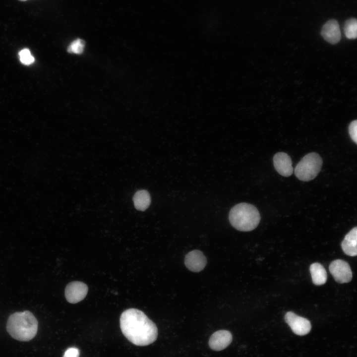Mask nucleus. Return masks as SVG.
Instances as JSON below:
<instances>
[{"mask_svg":"<svg viewBox=\"0 0 357 357\" xmlns=\"http://www.w3.org/2000/svg\"><path fill=\"white\" fill-rule=\"evenodd\" d=\"M38 321L30 311L17 312L8 318L6 329L9 335L20 341H28L34 338L38 330Z\"/></svg>","mask_w":357,"mask_h":357,"instance_id":"obj_2","label":"nucleus"},{"mask_svg":"<svg viewBox=\"0 0 357 357\" xmlns=\"http://www.w3.org/2000/svg\"><path fill=\"white\" fill-rule=\"evenodd\" d=\"M349 133L352 140L357 143V121L354 120L352 121L349 126Z\"/></svg>","mask_w":357,"mask_h":357,"instance_id":"obj_18","label":"nucleus"},{"mask_svg":"<svg viewBox=\"0 0 357 357\" xmlns=\"http://www.w3.org/2000/svg\"><path fill=\"white\" fill-rule=\"evenodd\" d=\"M322 163V159L317 153H308L297 164L294 170L295 174L301 181H310L317 176L321 170Z\"/></svg>","mask_w":357,"mask_h":357,"instance_id":"obj_4","label":"nucleus"},{"mask_svg":"<svg viewBox=\"0 0 357 357\" xmlns=\"http://www.w3.org/2000/svg\"><path fill=\"white\" fill-rule=\"evenodd\" d=\"M133 200L134 206L137 210L144 211L150 204L151 197L147 190H140L135 193Z\"/></svg>","mask_w":357,"mask_h":357,"instance_id":"obj_14","label":"nucleus"},{"mask_svg":"<svg viewBox=\"0 0 357 357\" xmlns=\"http://www.w3.org/2000/svg\"><path fill=\"white\" fill-rule=\"evenodd\" d=\"M321 34L328 43L332 44L338 43L341 37L338 21L335 19L328 20L322 27Z\"/></svg>","mask_w":357,"mask_h":357,"instance_id":"obj_11","label":"nucleus"},{"mask_svg":"<svg viewBox=\"0 0 357 357\" xmlns=\"http://www.w3.org/2000/svg\"><path fill=\"white\" fill-rule=\"evenodd\" d=\"M120 327L124 336L137 346L152 344L158 336L156 324L143 312L136 308L126 309L121 313Z\"/></svg>","mask_w":357,"mask_h":357,"instance_id":"obj_1","label":"nucleus"},{"mask_svg":"<svg viewBox=\"0 0 357 357\" xmlns=\"http://www.w3.org/2000/svg\"><path fill=\"white\" fill-rule=\"evenodd\" d=\"M273 164L278 173L284 177H289L293 173L291 159L284 152H278L274 156Z\"/></svg>","mask_w":357,"mask_h":357,"instance_id":"obj_10","label":"nucleus"},{"mask_svg":"<svg viewBox=\"0 0 357 357\" xmlns=\"http://www.w3.org/2000/svg\"><path fill=\"white\" fill-rule=\"evenodd\" d=\"M329 271L335 280L339 283L350 282L352 279V272L349 264L345 261L337 259L332 261L329 267Z\"/></svg>","mask_w":357,"mask_h":357,"instance_id":"obj_5","label":"nucleus"},{"mask_svg":"<svg viewBox=\"0 0 357 357\" xmlns=\"http://www.w3.org/2000/svg\"><path fill=\"white\" fill-rule=\"evenodd\" d=\"M309 269L312 282L314 285L320 286L326 283L327 278V272L321 264L318 262L312 263Z\"/></svg>","mask_w":357,"mask_h":357,"instance_id":"obj_13","label":"nucleus"},{"mask_svg":"<svg viewBox=\"0 0 357 357\" xmlns=\"http://www.w3.org/2000/svg\"><path fill=\"white\" fill-rule=\"evenodd\" d=\"M285 320L296 335L303 336L310 331L311 328L310 322L306 318L299 316L292 311H289L286 313Z\"/></svg>","mask_w":357,"mask_h":357,"instance_id":"obj_6","label":"nucleus"},{"mask_svg":"<svg viewBox=\"0 0 357 357\" xmlns=\"http://www.w3.org/2000/svg\"><path fill=\"white\" fill-rule=\"evenodd\" d=\"M345 34L349 39H355L357 36V21L355 18L348 19L344 27Z\"/></svg>","mask_w":357,"mask_h":357,"instance_id":"obj_15","label":"nucleus"},{"mask_svg":"<svg viewBox=\"0 0 357 357\" xmlns=\"http://www.w3.org/2000/svg\"><path fill=\"white\" fill-rule=\"evenodd\" d=\"M229 218L233 227L242 232L255 229L260 221L257 209L247 203H240L234 206L230 212Z\"/></svg>","mask_w":357,"mask_h":357,"instance_id":"obj_3","label":"nucleus"},{"mask_svg":"<svg viewBox=\"0 0 357 357\" xmlns=\"http://www.w3.org/2000/svg\"><path fill=\"white\" fill-rule=\"evenodd\" d=\"M357 228H353L345 237L341 243L344 252L347 255L355 256L357 254Z\"/></svg>","mask_w":357,"mask_h":357,"instance_id":"obj_12","label":"nucleus"},{"mask_svg":"<svg viewBox=\"0 0 357 357\" xmlns=\"http://www.w3.org/2000/svg\"><path fill=\"white\" fill-rule=\"evenodd\" d=\"M88 292V287L85 283L80 281L69 283L65 289V297L67 301L76 303L83 300Z\"/></svg>","mask_w":357,"mask_h":357,"instance_id":"obj_7","label":"nucleus"},{"mask_svg":"<svg viewBox=\"0 0 357 357\" xmlns=\"http://www.w3.org/2000/svg\"><path fill=\"white\" fill-rule=\"evenodd\" d=\"M186 268L194 272L202 271L207 264V259L203 253L199 250H193L187 253L184 258Z\"/></svg>","mask_w":357,"mask_h":357,"instance_id":"obj_8","label":"nucleus"},{"mask_svg":"<svg viewBox=\"0 0 357 357\" xmlns=\"http://www.w3.org/2000/svg\"><path fill=\"white\" fill-rule=\"evenodd\" d=\"M85 47V42L80 39L74 40L67 48V52L70 53L81 54L83 53Z\"/></svg>","mask_w":357,"mask_h":357,"instance_id":"obj_16","label":"nucleus"},{"mask_svg":"<svg viewBox=\"0 0 357 357\" xmlns=\"http://www.w3.org/2000/svg\"><path fill=\"white\" fill-rule=\"evenodd\" d=\"M18 55L20 60L23 64L30 65L33 63L35 60L34 58L32 56L28 49H24L21 50Z\"/></svg>","mask_w":357,"mask_h":357,"instance_id":"obj_17","label":"nucleus"},{"mask_svg":"<svg viewBox=\"0 0 357 357\" xmlns=\"http://www.w3.org/2000/svg\"><path fill=\"white\" fill-rule=\"evenodd\" d=\"M232 339V335L229 331L219 330L214 333L210 337L209 346L213 350L221 351L231 344Z\"/></svg>","mask_w":357,"mask_h":357,"instance_id":"obj_9","label":"nucleus"},{"mask_svg":"<svg viewBox=\"0 0 357 357\" xmlns=\"http://www.w3.org/2000/svg\"><path fill=\"white\" fill-rule=\"evenodd\" d=\"M79 351L76 348H70L64 352L63 357H79Z\"/></svg>","mask_w":357,"mask_h":357,"instance_id":"obj_19","label":"nucleus"},{"mask_svg":"<svg viewBox=\"0 0 357 357\" xmlns=\"http://www.w3.org/2000/svg\"><path fill=\"white\" fill-rule=\"evenodd\" d=\"M20 0V1H26V0Z\"/></svg>","mask_w":357,"mask_h":357,"instance_id":"obj_20","label":"nucleus"}]
</instances>
